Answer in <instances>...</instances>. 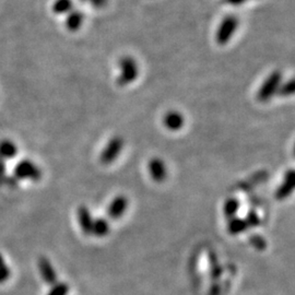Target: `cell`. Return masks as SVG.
<instances>
[{
  "label": "cell",
  "instance_id": "cell-1",
  "mask_svg": "<svg viewBox=\"0 0 295 295\" xmlns=\"http://www.w3.org/2000/svg\"><path fill=\"white\" fill-rule=\"evenodd\" d=\"M13 175L18 181L40 182L43 173L34 162H32L31 160L24 159L15 165Z\"/></svg>",
  "mask_w": 295,
  "mask_h": 295
},
{
  "label": "cell",
  "instance_id": "cell-2",
  "mask_svg": "<svg viewBox=\"0 0 295 295\" xmlns=\"http://www.w3.org/2000/svg\"><path fill=\"white\" fill-rule=\"evenodd\" d=\"M280 83H281L280 72L276 71L269 75L257 93V99L259 102H268L274 94H277L278 89L280 87Z\"/></svg>",
  "mask_w": 295,
  "mask_h": 295
},
{
  "label": "cell",
  "instance_id": "cell-3",
  "mask_svg": "<svg viewBox=\"0 0 295 295\" xmlns=\"http://www.w3.org/2000/svg\"><path fill=\"white\" fill-rule=\"evenodd\" d=\"M124 148V141L121 137H113L111 140L107 142L106 147L102 151V153L100 155V162L108 165L112 164L115 160L121 154Z\"/></svg>",
  "mask_w": 295,
  "mask_h": 295
},
{
  "label": "cell",
  "instance_id": "cell-4",
  "mask_svg": "<svg viewBox=\"0 0 295 295\" xmlns=\"http://www.w3.org/2000/svg\"><path fill=\"white\" fill-rule=\"evenodd\" d=\"M121 68L122 74L118 78V83L121 86H127L131 83L138 75V68L136 64L130 58H125L121 62Z\"/></svg>",
  "mask_w": 295,
  "mask_h": 295
},
{
  "label": "cell",
  "instance_id": "cell-5",
  "mask_svg": "<svg viewBox=\"0 0 295 295\" xmlns=\"http://www.w3.org/2000/svg\"><path fill=\"white\" fill-rule=\"evenodd\" d=\"M294 185H295V173L293 168H291V170L286 171V173L284 174L281 185L277 188L274 192V198L280 201L288 198L294 190Z\"/></svg>",
  "mask_w": 295,
  "mask_h": 295
},
{
  "label": "cell",
  "instance_id": "cell-6",
  "mask_svg": "<svg viewBox=\"0 0 295 295\" xmlns=\"http://www.w3.org/2000/svg\"><path fill=\"white\" fill-rule=\"evenodd\" d=\"M37 267L41 278L44 280L45 283H47L48 285H54L55 283H57V274L55 269L52 263H50L45 256H41L38 258Z\"/></svg>",
  "mask_w": 295,
  "mask_h": 295
},
{
  "label": "cell",
  "instance_id": "cell-7",
  "mask_svg": "<svg viewBox=\"0 0 295 295\" xmlns=\"http://www.w3.org/2000/svg\"><path fill=\"white\" fill-rule=\"evenodd\" d=\"M149 173L151 179L155 183H163L167 177V167L163 160L160 158H153L149 162Z\"/></svg>",
  "mask_w": 295,
  "mask_h": 295
},
{
  "label": "cell",
  "instance_id": "cell-8",
  "mask_svg": "<svg viewBox=\"0 0 295 295\" xmlns=\"http://www.w3.org/2000/svg\"><path fill=\"white\" fill-rule=\"evenodd\" d=\"M127 208H128V199L124 195L116 196L111 201V204H109L107 208V215L113 219V220H118V219H121L124 215Z\"/></svg>",
  "mask_w": 295,
  "mask_h": 295
},
{
  "label": "cell",
  "instance_id": "cell-9",
  "mask_svg": "<svg viewBox=\"0 0 295 295\" xmlns=\"http://www.w3.org/2000/svg\"><path fill=\"white\" fill-rule=\"evenodd\" d=\"M163 124L165 128L170 131H179L183 128L185 124V118L180 112L171 111L166 113L163 117Z\"/></svg>",
  "mask_w": 295,
  "mask_h": 295
},
{
  "label": "cell",
  "instance_id": "cell-10",
  "mask_svg": "<svg viewBox=\"0 0 295 295\" xmlns=\"http://www.w3.org/2000/svg\"><path fill=\"white\" fill-rule=\"evenodd\" d=\"M78 220L81 230L84 235H91L93 219H92L90 210L86 206H81L78 209Z\"/></svg>",
  "mask_w": 295,
  "mask_h": 295
},
{
  "label": "cell",
  "instance_id": "cell-11",
  "mask_svg": "<svg viewBox=\"0 0 295 295\" xmlns=\"http://www.w3.org/2000/svg\"><path fill=\"white\" fill-rule=\"evenodd\" d=\"M18 154V147L10 139L0 140V158L13 159Z\"/></svg>",
  "mask_w": 295,
  "mask_h": 295
},
{
  "label": "cell",
  "instance_id": "cell-12",
  "mask_svg": "<svg viewBox=\"0 0 295 295\" xmlns=\"http://www.w3.org/2000/svg\"><path fill=\"white\" fill-rule=\"evenodd\" d=\"M111 226H109L108 221L104 218H97L93 220V225H92L91 235H94L96 238H105L108 235Z\"/></svg>",
  "mask_w": 295,
  "mask_h": 295
},
{
  "label": "cell",
  "instance_id": "cell-13",
  "mask_svg": "<svg viewBox=\"0 0 295 295\" xmlns=\"http://www.w3.org/2000/svg\"><path fill=\"white\" fill-rule=\"evenodd\" d=\"M248 229V226L245 222V220L242 218L234 217L229 220L227 223V231L231 235H239L243 232H245Z\"/></svg>",
  "mask_w": 295,
  "mask_h": 295
},
{
  "label": "cell",
  "instance_id": "cell-14",
  "mask_svg": "<svg viewBox=\"0 0 295 295\" xmlns=\"http://www.w3.org/2000/svg\"><path fill=\"white\" fill-rule=\"evenodd\" d=\"M240 201L235 198H229L225 202H224V206H223V212L224 215L229 219H232L236 215V213L239 212L240 210Z\"/></svg>",
  "mask_w": 295,
  "mask_h": 295
},
{
  "label": "cell",
  "instance_id": "cell-15",
  "mask_svg": "<svg viewBox=\"0 0 295 295\" xmlns=\"http://www.w3.org/2000/svg\"><path fill=\"white\" fill-rule=\"evenodd\" d=\"M69 285L65 282H59L52 285L47 295H68Z\"/></svg>",
  "mask_w": 295,
  "mask_h": 295
},
{
  "label": "cell",
  "instance_id": "cell-16",
  "mask_svg": "<svg viewBox=\"0 0 295 295\" xmlns=\"http://www.w3.org/2000/svg\"><path fill=\"white\" fill-rule=\"evenodd\" d=\"M294 81L293 79H291L290 81H288L286 83L282 84V86L279 87L278 89L277 93L279 94L280 96H290L294 93Z\"/></svg>",
  "mask_w": 295,
  "mask_h": 295
},
{
  "label": "cell",
  "instance_id": "cell-17",
  "mask_svg": "<svg viewBox=\"0 0 295 295\" xmlns=\"http://www.w3.org/2000/svg\"><path fill=\"white\" fill-rule=\"evenodd\" d=\"M249 243H250V245L254 248H256L257 250H265L267 247L266 240L260 235L251 236V238L249 239Z\"/></svg>",
  "mask_w": 295,
  "mask_h": 295
},
{
  "label": "cell",
  "instance_id": "cell-18",
  "mask_svg": "<svg viewBox=\"0 0 295 295\" xmlns=\"http://www.w3.org/2000/svg\"><path fill=\"white\" fill-rule=\"evenodd\" d=\"M244 220H245L248 227H256V226L260 225V218L257 214V212L254 211V210L249 211Z\"/></svg>",
  "mask_w": 295,
  "mask_h": 295
},
{
  "label": "cell",
  "instance_id": "cell-19",
  "mask_svg": "<svg viewBox=\"0 0 295 295\" xmlns=\"http://www.w3.org/2000/svg\"><path fill=\"white\" fill-rule=\"evenodd\" d=\"M10 277H11V269L7 265L0 267V284L9 280Z\"/></svg>",
  "mask_w": 295,
  "mask_h": 295
},
{
  "label": "cell",
  "instance_id": "cell-20",
  "mask_svg": "<svg viewBox=\"0 0 295 295\" xmlns=\"http://www.w3.org/2000/svg\"><path fill=\"white\" fill-rule=\"evenodd\" d=\"M6 179H7L6 163H5V160L3 158H0V186L5 184Z\"/></svg>",
  "mask_w": 295,
  "mask_h": 295
},
{
  "label": "cell",
  "instance_id": "cell-21",
  "mask_svg": "<svg viewBox=\"0 0 295 295\" xmlns=\"http://www.w3.org/2000/svg\"><path fill=\"white\" fill-rule=\"evenodd\" d=\"M210 292H211V294H210V295H220V292H221L220 291V286H219V284H214Z\"/></svg>",
  "mask_w": 295,
  "mask_h": 295
},
{
  "label": "cell",
  "instance_id": "cell-22",
  "mask_svg": "<svg viewBox=\"0 0 295 295\" xmlns=\"http://www.w3.org/2000/svg\"><path fill=\"white\" fill-rule=\"evenodd\" d=\"M4 265H6V263H5V259H4V256L0 254V267L2 266H4Z\"/></svg>",
  "mask_w": 295,
  "mask_h": 295
}]
</instances>
